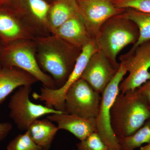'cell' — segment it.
<instances>
[{"label":"cell","instance_id":"cell-22","mask_svg":"<svg viewBox=\"0 0 150 150\" xmlns=\"http://www.w3.org/2000/svg\"><path fill=\"white\" fill-rule=\"evenodd\" d=\"M116 7L150 13V0H112Z\"/></svg>","mask_w":150,"mask_h":150},{"label":"cell","instance_id":"cell-18","mask_svg":"<svg viewBox=\"0 0 150 150\" xmlns=\"http://www.w3.org/2000/svg\"><path fill=\"white\" fill-rule=\"evenodd\" d=\"M59 130L58 126L47 118L35 120L27 131L38 146L43 150H48Z\"/></svg>","mask_w":150,"mask_h":150},{"label":"cell","instance_id":"cell-4","mask_svg":"<svg viewBox=\"0 0 150 150\" xmlns=\"http://www.w3.org/2000/svg\"><path fill=\"white\" fill-rule=\"evenodd\" d=\"M35 40H19L4 46L0 59L4 67L23 70L34 77L44 86L57 88L53 79L44 72L38 65Z\"/></svg>","mask_w":150,"mask_h":150},{"label":"cell","instance_id":"cell-7","mask_svg":"<svg viewBox=\"0 0 150 150\" xmlns=\"http://www.w3.org/2000/svg\"><path fill=\"white\" fill-rule=\"evenodd\" d=\"M128 75L119 86L120 93L134 91L150 80V40L120 57Z\"/></svg>","mask_w":150,"mask_h":150},{"label":"cell","instance_id":"cell-20","mask_svg":"<svg viewBox=\"0 0 150 150\" xmlns=\"http://www.w3.org/2000/svg\"><path fill=\"white\" fill-rule=\"evenodd\" d=\"M121 150H135L150 142V118L134 134L118 139Z\"/></svg>","mask_w":150,"mask_h":150},{"label":"cell","instance_id":"cell-16","mask_svg":"<svg viewBox=\"0 0 150 150\" xmlns=\"http://www.w3.org/2000/svg\"><path fill=\"white\" fill-rule=\"evenodd\" d=\"M38 81L27 72L16 67H0V104L16 89Z\"/></svg>","mask_w":150,"mask_h":150},{"label":"cell","instance_id":"cell-23","mask_svg":"<svg viewBox=\"0 0 150 150\" xmlns=\"http://www.w3.org/2000/svg\"><path fill=\"white\" fill-rule=\"evenodd\" d=\"M77 150H106L108 149L97 132L76 144Z\"/></svg>","mask_w":150,"mask_h":150},{"label":"cell","instance_id":"cell-9","mask_svg":"<svg viewBox=\"0 0 150 150\" xmlns=\"http://www.w3.org/2000/svg\"><path fill=\"white\" fill-rule=\"evenodd\" d=\"M100 99V94L81 78L67 91L65 98V112L96 119Z\"/></svg>","mask_w":150,"mask_h":150},{"label":"cell","instance_id":"cell-27","mask_svg":"<svg viewBox=\"0 0 150 150\" xmlns=\"http://www.w3.org/2000/svg\"><path fill=\"white\" fill-rule=\"evenodd\" d=\"M4 46H1L0 45V57H1V55L2 53L3 49H4Z\"/></svg>","mask_w":150,"mask_h":150},{"label":"cell","instance_id":"cell-12","mask_svg":"<svg viewBox=\"0 0 150 150\" xmlns=\"http://www.w3.org/2000/svg\"><path fill=\"white\" fill-rule=\"evenodd\" d=\"M38 37L37 33L19 14L0 11V39L4 46L19 40H35Z\"/></svg>","mask_w":150,"mask_h":150},{"label":"cell","instance_id":"cell-19","mask_svg":"<svg viewBox=\"0 0 150 150\" xmlns=\"http://www.w3.org/2000/svg\"><path fill=\"white\" fill-rule=\"evenodd\" d=\"M120 15L121 16L134 22L139 29V38L129 51H133L141 44L150 41V13L127 9Z\"/></svg>","mask_w":150,"mask_h":150},{"label":"cell","instance_id":"cell-21","mask_svg":"<svg viewBox=\"0 0 150 150\" xmlns=\"http://www.w3.org/2000/svg\"><path fill=\"white\" fill-rule=\"evenodd\" d=\"M6 150H43L33 140L28 131L19 134L8 145Z\"/></svg>","mask_w":150,"mask_h":150},{"label":"cell","instance_id":"cell-3","mask_svg":"<svg viewBox=\"0 0 150 150\" xmlns=\"http://www.w3.org/2000/svg\"><path fill=\"white\" fill-rule=\"evenodd\" d=\"M139 37L137 25L119 14L110 18L103 24L95 39L99 51L118 69L120 66L117 60L118 54L126 46L135 44Z\"/></svg>","mask_w":150,"mask_h":150},{"label":"cell","instance_id":"cell-10","mask_svg":"<svg viewBox=\"0 0 150 150\" xmlns=\"http://www.w3.org/2000/svg\"><path fill=\"white\" fill-rule=\"evenodd\" d=\"M76 1L79 13L93 38H96L100 28L106 21L126 10L116 7L112 0H76Z\"/></svg>","mask_w":150,"mask_h":150},{"label":"cell","instance_id":"cell-29","mask_svg":"<svg viewBox=\"0 0 150 150\" xmlns=\"http://www.w3.org/2000/svg\"><path fill=\"white\" fill-rule=\"evenodd\" d=\"M1 67V66H0V67Z\"/></svg>","mask_w":150,"mask_h":150},{"label":"cell","instance_id":"cell-15","mask_svg":"<svg viewBox=\"0 0 150 150\" xmlns=\"http://www.w3.org/2000/svg\"><path fill=\"white\" fill-rule=\"evenodd\" d=\"M25 8L19 14L37 33L39 37L51 34L48 23L50 5L45 0H24Z\"/></svg>","mask_w":150,"mask_h":150},{"label":"cell","instance_id":"cell-24","mask_svg":"<svg viewBox=\"0 0 150 150\" xmlns=\"http://www.w3.org/2000/svg\"><path fill=\"white\" fill-rule=\"evenodd\" d=\"M137 90L144 97L150 105V80L137 89Z\"/></svg>","mask_w":150,"mask_h":150},{"label":"cell","instance_id":"cell-6","mask_svg":"<svg viewBox=\"0 0 150 150\" xmlns=\"http://www.w3.org/2000/svg\"><path fill=\"white\" fill-rule=\"evenodd\" d=\"M99 51L95 38H93L82 49L75 67L67 81L59 88L51 89L43 86L40 93H33V97L35 99L43 101L45 105L55 110L65 112V98L68 90L71 86L81 79L91 56Z\"/></svg>","mask_w":150,"mask_h":150},{"label":"cell","instance_id":"cell-17","mask_svg":"<svg viewBox=\"0 0 150 150\" xmlns=\"http://www.w3.org/2000/svg\"><path fill=\"white\" fill-rule=\"evenodd\" d=\"M76 0H56L50 5L48 12V28L51 34L65 22L79 13Z\"/></svg>","mask_w":150,"mask_h":150},{"label":"cell","instance_id":"cell-11","mask_svg":"<svg viewBox=\"0 0 150 150\" xmlns=\"http://www.w3.org/2000/svg\"><path fill=\"white\" fill-rule=\"evenodd\" d=\"M118 69L114 68L106 56L98 51L89 60L81 79L101 95L114 77Z\"/></svg>","mask_w":150,"mask_h":150},{"label":"cell","instance_id":"cell-28","mask_svg":"<svg viewBox=\"0 0 150 150\" xmlns=\"http://www.w3.org/2000/svg\"><path fill=\"white\" fill-rule=\"evenodd\" d=\"M112 150V149H108L107 150Z\"/></svg>","mask_w":150,"mask_h":150},{"label":"cell","instance_id":"cell-14","mask_svg":"<svg viewBox=\"0 0 150 150\" xmlns=\"http://www.w3.org/2000/svg\"><path fill=\"white\" fill-rule=\"evenodd\" d=\"M51 34L81 50L93 39L79 13L65 22Z\"/></svg>","mask_w":150,"mask_h":150},{"label":"cell","instance_id":"cell-2","mask_svg":"<svg viewBox=\"0 0 150 150\" xmlns=\"http://www.w3.org/2000/svg\"><path fill=\"white\" fill-rule=\"evenodd\" d=\"M150 118V105L137 90L119 93L110 112L111 127L117 139L128 137Z\"/></svg>","mask_w":150,"mask_h":150},{"label":"cell","instance_id":"cell-8","mask_svg":"<svg viewBox=\"0 0 150 150\" xmlns=\"http://www.w3.org/2000/svg\"><path fill=\"white\" fill-rule=\"evenodd\" d=\"M31 89V86L19 88L8 103L10 117L21 131H27L33 122L44 115L64 112L32 102L29 98Z\"/></svg>","mask_w":150,"mask_h":150},{"label":"cell","instance_id":"cell-1","mask_svg":"<svg viewBox=\"0 0 150 150\" xmlns=\"http://www.w3.org/2000/svg\"><path fill=\"white\" fill-rule=\"evenodd\" d=\"M38 63L50 75L56 87H61L73 71L81 50L51 34L35 39Z\"/></svg>","mask_w":150,"mask_h":150},{"label":"cell","instance_id":"cell-13","mask_svg":"<svg viewBox=\"0 0 150 150\" xmlns=\"http://www.w3.org/2000/svg\"><path fill=\"white\" fill-rule=\"evenodd\" d=\"M47 118L56 123L59 130L69 131L80 141L96 132V121L93 118H82L65 112L51 114Z\"/></svg>","mask_w":150,"mask_h":150},{"label":"cell","instance_id":"cell-25","mask_svg":"<svg viewBox=\"0 0 150 150\" xmlns=\"http://www.w3.org/2000/svg\"><path fill=\"white\" fill-rule=\"evenodd\" d=\"M12 129V125L9 122L0 123V141L7 136Z\"/></svg>","mask_w":150,"mask_h":150},{"label":"cell","instance_id":"cell-26","mask_svg":"<svg viewBox=\"0 0 150 150\" xmlns=\"http://www.w3.org/2000/svg\"><path fill=\"white\" fill-rule=\"evenodd\" d=\"M139 150H150V142L146 145L140 147Z\"/></svg>","mask_w":150,"mask_h":150},{"label":"cell","instance_id":"cell-5","mask_svg":"<svg viewBox=\"0 0 150 150\" xmlns=\"http://www.w3.org/2000/svg\"><path fill=\"white\" fill-rule=\"evenodd\" d=\"M127 73L124 64L120 62L117 72L101 94L96 118V132L108 149L113 150H121V146L111 127L110 112L115 99L120 93L119 86Z\"/></svg>","mask_w":150,"mask_h":150}]
</instances>
